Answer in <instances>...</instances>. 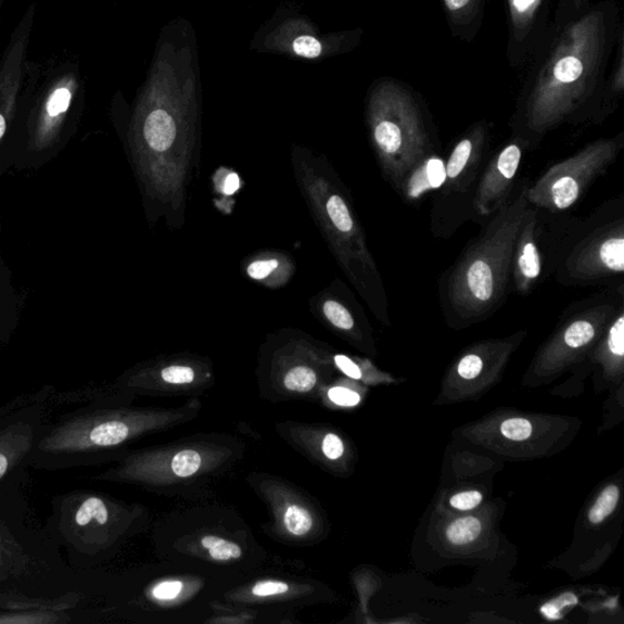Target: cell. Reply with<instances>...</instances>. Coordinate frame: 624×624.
Returning <instances> with one entry per match:
<instances>
[{"instance_id":"6da1fadb","label":"cell","mask_w":624,"mask_h":624,"mask_svg":"<svg viewBox=\"0 0 624 624\" xmlns=\"http://www.w3.org/2000/svg\"><path fill=\"white\" fill-rule=\"evenodd\" d=\"M620 10L616 0H559L510 124L531 150L562 125L593 124L624 28Z\"/></svg>"},{"instance_id":"7a4b0ae2","label":"cell","mask_w":624,"mask_h":624,"mask_svg":"<svg viewBox=\"0 0 624 624\" xmlns=\"http://www.w3.org/2000/svg\"><path fill=\"white\" fill-rule=\"evenodd\" d=\"M23 474L0 488V609L78 613L95 606L103 584L75 571L63 551L28 521Z\"/></svg>"},{"instance_id":"3957f363","label":"cell","mask_w":624,"mask_h":624,"mask_svg":"<svg viewBox=\"0 0 624 624\" xmlns=\"http://www.w3.org/2000/svg\"><path fill=\"white\" fill-rule=\"evenodd\" d=\"M531 183L530 178H522L509 201L483 225L481 235L441 276L442 311L454 329L487 321L507 300L514 243L530 205Z\"/></svg>"},{"instance_id":"277c9868","label":"cell","mask_w":624,"mask_h":624,"mask_svg":"<svg viewBox=\"0 0 624 624\" xmlns=\"http://www.w3.org/2000/svg\"><path fill=\"white\" fill-rule=\"evenodd\" d=\"M156 424L151 412L120 403H88L49 420L31 468L63 471L94 467L118 458L128 443Z\"/></svg>"},{"instance_id":"5b68a950","label":"cell","mask_w":624,"mask_h":624,"mask_svg":"<svg viewBox=\"0 0 624 624\" xmlns=\"http://www.w3.org/2000/svg\"><path fill=\"white\" fill-rule=\"evenodd\" d=\"M44 531L75 571H92L113 557L131 533L136 512L102 493L77 489L55 495Z\"/></svg>"},{"instance_id":"8992f818","label":"cell","mask_w":624,"mask_h":624,"mask_svg":"<svg viewBox=\"0 0 624 624\" xmlns=\"http://www.w3.org/2000/svg\"><path fill=\"white\" fill-rule=\"evenodd\" d=\"M366 122L382 170L399 193L413 168L435 154L420 101L398 79H375L366 97Z\"/></svg>"},{"instance_id":"52a82bcc","label":"cell","mask_w":624,"mask_h":624,"mask_svg":"<svg viewBox=\"0 0 624 624\" xmlns=\"http://www.w3.org/2000/svg\"><path fill=\"white\" fill-rule=\"evenodd\" d=\"M555 279L563 286L624 285L623 196L603 203L586 219L564 246Z\"/></svg>"},{"instance_id":"ba28073f","label":"cell","mask_w":624,"mask_h":624,"mask_svg":"<svg viewBox=\"0 0 624 624\" xmlns=\"http://www.w3.org/2000/svg\"><path fill=\"white\" fill-rule=\"evenodd\" d=\"M364 28L341 29L323 34L313 18L292 3H282L255 33L251 51L281 55L291 61L321 63L348 54L362 41Z\"/></svg>"},{"instance_id":"9c48e42d","label":"cell","mask_w":624,"mask_h":624,"mask_svg":"<svg viewBox=\"0 0 624 624\" xmlns=\"http://www.w3.org/2000/svg\"><path fill=\"white\" fill-rule=\"evenodd\" d=\"M489 138L491 124L483 120L470 126L455 142L432 207L431 227L435 237L450 238L464 221L474 220L473 198Z\"/></svg>"},{"instance_id":"30bf717a","label":"cell","mask_w":624,"mask_h":624,"mask_svg":"<svg viewBox=\"0 0 624 624\" xmlns=\"http://www.w3.org/2000/svg\"><path fill=\"white\" fill-rule=\"evenodd\" d=\"M580 222L578 217L530 204L514 243L510 291L526 296L548 281Z\"/></svg>"},{"instance_id":"8fae6325","label":"cell","mask_w":624,"mask_h":624,"mask_svg":"<svg viewBox=\"0 0 624 624\" xmlns=\"http://www.w3.org/2000/svg\"><path fill=\"white\" fill-rule=\"evenodd\" d=\"M624 148V132L583 147L572 156L553 164L529 188V203L552 214L576 206L589 188L617 162Z\"/></svg>"},{"instance_id":"7c38bea8","label":"cell","mask_w":624,"mask_h":624,"mask_svg":"<svg viewBox=\"0 0 624 624\" xmlns=\"http://www.w3.org/2000/svg\"><path fill=\"white\" fill-rule=\"evenodd\" d=\"M55 393L46 385L0 406V488L31 468L37 444L58 408Z\"/></svg>"},{"instance_id":"4fadbf2b","label":"cell","mask_w":624,"mask_h":624,"mask_svg":"<svg viewBox=\"0 0 624 624\" xmlns=\"http://www.w3.org/2000/svg\"><path fill=\"white\" fill-rule=\"evenodd\" d=\"M42 84L29 118V141L36 151L48 150L56 143L85 92L81 68L75 61L49 68Z\"/></svg>"},{"instance_id":"5bb4252c","label":"cell","mask_w":624,"mask_h":624,"mask_svg":"<svg viewBox=\"0 0 624 624\" xmlns=\"http://www.w3.org/2000/svg\"><path fill=\"white\" fill-rule=\"evenodd\" d=\"M531 145L522 137L512 135L510 141L495 154L479 178L473 198L474 221L484 225L509 201L524 153Z\"/></svg>"},{"instance_id":"9a60e30c","label":"cell","mask_w":624,"mask_h":624,"mask_svg":"<svg viewBox=\"0 0 624 624\" xmlns=\"http://www.w3.org/2000/svg\"><path fill=\"white\" fill-rule=\"evenodd\" d=\"M36 13V4H29L10 35L2 61H0V142L3 141L13 122L29 68H31L28 62V51Z\"/></svg>"},{"instance_id":"2e32d148","label":"cell","mask_w":624,"mask_h":624,"mask_svg":"<svg viewBox=\"0 0 624 624\" xmlns=\"http://www.w3.org/2000/svg\"><path fill=\"white\" fill-rule=\"evenodd\" d=\"M508 14L507 59L513 68L529 65L549 33L551 0H505Z\"/></svg>"},{"instance_id":"e0dca14e","label":"cell","mask_w":624,"mask_h":624,"mask_svg":"<svg viewBox=\"0 0 624 624\" xmlns=\"http://www.w3.org/2000/svg\"><path fill=\"white\" fill-rule=\"evenodd\" d=\"M204 464L202 453L194 449L176 451L173 457L157 463L147 460L141 454L127 455L116 468L95 475L97 481L156 482L173 479H188L200 472Z\"/></svg>"},{"instance_id":"ac0fdd59","label":"cell","mask_w":624,"mask_h":624,"mask_svg":"<svg viewBox=\"0 0 624 624\" xmlns=\"http://www.w3.org/2000/svg\"><path fill=\"white\" fill-rule=\"evenodd\" d=\"M450 33L471 43L481 31L487 0H442Z\"/></svg>"},{"instance_id":"d6986e66","label":"cell","mask_w":624,"mask_h":624,"mask_svg":"<svg viewBox=\"0 0 624 624\" xmlns=\"http://www.w3.org/2000/svg\"><path fill=\"white\" fill-rule=\"evenodd\" d=\"M445 177V162L437 153L425 157L413 168L399 194L410 204L420 202L424 194L440 190Z\"/></svg>"},{"instance_id":"ffe728a7","label":"cell","mask_w":624,"mask_h":624,"mask_svg":"<svg viewBox=\"0 0 624 624\" xmlns=\"http://www.w3.org/2000/svg\"><path fill=\"white\" fill-rule=\"evenodd\" d=\"M598 112L593 124H601L616 111L624 93V28L619 35L615 53H613V64L609 68Z\"/></svg>"},{"instance_id":"44dd1931","label":"cell","mask_w":624,"mask_h":624,"mask_svg":"<svg viewBox=\"0 0 624 624\" xmlns=\"http://www.w3.org/2000/svg\"><path fill=\"white\" fill-rule=\"evenodd\" d=\"M76 623V613L48 610L0 609V624H67Z\"/></svg>"},{"instance_id":"7402d4cb","label":"cell","mask_w":624,"mask_h":624,"mask_svg":"<svg viewBox=\"0 0 624 624\" xmlns=\"http://www.w3.org/2000/svg\"><path fill=\"white\" fill-rule=\"evenodd\" d=\"M492 346V342H488L484 346H477V348L470 351L467 355H463L457 366V373L459 378L464 381H473L479 379L485 369V356H487Z\"/></svg>"},{"instance_id":"603a6c76","label":"cell","mask_w":624,"mask_h":624,"mask_svg":"<svg viewBox=\"0 0 624 624\" xmlns=\"http://www.w3.org/2000/svg\"><path fill=\"white\" fill-rule=\"evenodd\" d=\"M482 532V524L475 518H463L454 521L447 530V538L453 546H468L479 539Z\"/></svg>"},{"instance_id":"cb8c5ba5","label":"cell","mask_w":624,"mask_h":624,"mask_svg":"<svg viewBox=\"0 0 624 624\" xmlns=\"http://www.w3.org/2000/svg\"><path fill=\"white\" fill-rule=\"evenodd\" d=\"M283 523L285 530L295 537L306 536L314 527L311 513L300 507V505H291V507L286 508L283 514Z\"/></svg>"},{"instance_id":"d4e9b609","label":"cell","mask_w":624,"mask_h":624,"mask_svg":"<svg viewBox=\"0 0 624 624\" xmlns=\"http://www.w3.org/2000/svg\"><path fill=\"white\" fill-rule=\"evenodd\" d=\"M619 500L620 491L616 485H610V487L603 489L589 511V521L593 524H600L606 521L616 510Z\"/></svg>"},{"instance_id":"484cf974","label":"cell","mask_w":624,"mask_h":624,"mask_svg":"<svg viewBox=\"0 0 624 624\" xmlns=\"http://www.w3.org/2000/svg\"><path fill=\"white\" fill-rule=\"evenodd\" d=\"M327 214H329L331 222L339 232H349L356 226L349 206L343 201L340 195H332L326 204Z\"/></svg>"},{"instance_id":"4316f807","label":"cell","mask_w":624,"mask_h":624,"mask_svg":"<svg viewBox=\"0 0 624 624\" xmlns=\"http://www.w3.org/2000/svg\"><path fill=\"white\" fill-rule=\"evenodd\" d=\"M202 546L209 552L212 559L217 561H231L242 557V549L238 544L215 536L202 539Z\"/></svg>"},{"instance_id":"83f0119b","label":"cell","mask_w":624,"mask_h":624,"mask_svg":"<svg viewBox=\"0 0 624 624\" xmlns=\"http://www.w3.org/2000/svg\"><path fill=\"white\" fill-rule=\"evenodd\" d=\"M323 313L327 320L336 327V329L348 332L355 330L356 322L354 316L343 304L335 301L326 302Z\"/></svg>"},{"instance_id":"f1b7e54d","label":"cell","mask_w":624,"mask_h":624,"mask_svg":"<svg viewBox=\"0 0 624 624\" xmlns=\"http://www.w3.org/2000/svg\"><path fill=\"white\" fill-rule=\"evenodd\" d=\"M317 382L316 373L305 366L292 369L284 378V387L292 392H310Z\"/></svg>"},{"instance_id":"f546056e","label":"cell","mask_w":624,"mask_h":624,"mask_svg":"<svg viewBox=\"0 0 624 624\" xmlns=\"http://www.w3.org/2000/svg\"><path fill=\"white\" fill-rule=\"evenodd\" d=\"M500 431L505 438L521 442L531 437L533 429L529 420L511 419L502 422Z\"/></svg>"},{"instance_id":"4dcf8cb0","label":"cell","mask_w":624,"mask_h":624,"mask_svg":"<svg viewBox=\"0 0 624 624\" xmlns=\"http://www.w3.org/2000/svg\"><path fill=\"white\" fill-rule=\"evenodd\" d=\"M193 369L188 366H168L162 372V379L170 384H188L194 381Z\"/></svg>"},{"instance_id":"1f68e13d","label":"cell","mask_w":624,"mask_h":624,"mask_svg":"<svg viewBox=\"0 0 624 624\" xmlns=\"http://www.w3.org/2000/svg\"><path fill=\"white\" fill-rule=\"evenodd\" d=\"M574 603H577V598L573 594H563L560 598L546 603L542 608V613L549 620H560L562 617V609L572 607Z\"/></svg>"},{"instance_id":"d6a6232c","label":"cell","mask_w":624,"mask_h":624,"mask_svg":"<svg viewBox=\"0 0 624 624\" xmlns=\"http://www.w3.org/2000/svg\"><path fill=\"white\" fill-rule=\"evenodd\" d=\"M482 499V494L477 491L462 492L454 495L450 505L454 509L469 511L477 508Z\"/></svg>"},{"instance_id":"836d02e7","label":"cell","mask_w":624,"mask_h":624,"mask_svg":"<svg viewBox=\"0 0 624 624\" xmlns=\"http://www.w3.org/2000/svg\"><path fill=\"white\" fill-rule=\"evenodd\" d=\"M183 584L178 581H168L157 584L152 590L153 597L158 600H173L180 596Z\"/></svg>"},{"instance_id":"e575fe53","label":"cell","mask_w":624,"mask_h":624,"mask_svg":"<svg viewBox=\"0 0 624 624\" xmlns=\"http://www.w3.org/2000/svg\"><path fill=\"white\" fill-rule=\"evenodd\" d=\"M290 590V587L286 586L283 582H276V581H266L257 583L256 586L253 588V594L255 597L266 598L272 596H281Z\"/></svg>"},{"instance_id":"d590c367","label":"cell","mask_w":624,"mask_h":624,"mask_svg":"<svg viewBox=\"0 0 624 624\" xmlns=\"http://www.w3.org/2000/svg\"><path fill=\"white\" fill-rule=\"evenodd\" d=\"M322 451L327 459L339 460L344 454V444L339 435L327 434L322 442Z\"/></svg>"},{"instance_id":"8d00e7d4","label":"cell","mask_w":624,"mask_h":624,"mask_svg":"<svg viewBox=\"0 0 624 624\" xmlns=\"http://www.w3.org/2000/svg\"><path fill=\"white\" fill-rule=\"evenodd\" d=\"M277 267H279V262L275 259L255 262L247 267V275H250L253 280H265Z\"/></svg>"},{"instance_id":"74e56055","label":"cell","mask_w":624,"mask_h":624,"mask_svg":"<svg viewBox=\"0 0 624 624\" xmlns=\"http://www.w3.org/2000/svg\"><path fill=\"white\" fill-rule=\"evenodd\" d=\"M329 398L336 405L355 406L360 403V395L348 389L335 387L329 392Z\"/></svg>"},{"instance_id":"f35d334b","label":"cell","mask_w":624,"mask_h":624,"mask_svg":"<svg viewBox=\"0 0 624 624\" xmlns=\"http://www.w3.org/2000/svg\"><path fill=\"white\" fill-rule=\"evenodd\" d=\"M334 362L339 366V369L348 378L353 380H361L362 379V371L359 368L358 364H355L348 356L345 355H336L334 358Z\"/></svg>"},{"instance_id":"ab89813d","label":"cell","mask_w":624,"mask_h":624,"mask_svg":"<svg viewBox=\"0 0 624 624\" xmlns=\"http://www.w3.org/2000/svg\"><path fill=\"white\" fill-rule=\"evenodd\" d=\"M241 180L237 174H231L229 177L226 178L224 183V193L227 195L234 194L238 190H240Z\"/></svg>"},{"instance_id":"60d3db41","label":"cell","mask_w":624,"mask_h":624,"mask_svg":"<svg viewBox=\"0 0 624 624\" xmlns=\"http://www.w3.org/2000/svg\"><path fill=\"white\" fill-rule=\"evenodd\" d=\"M7 0H0V17H2L3 9L5 5ZM2 22V20H0Z\"/></svg>"}]
</instances>
